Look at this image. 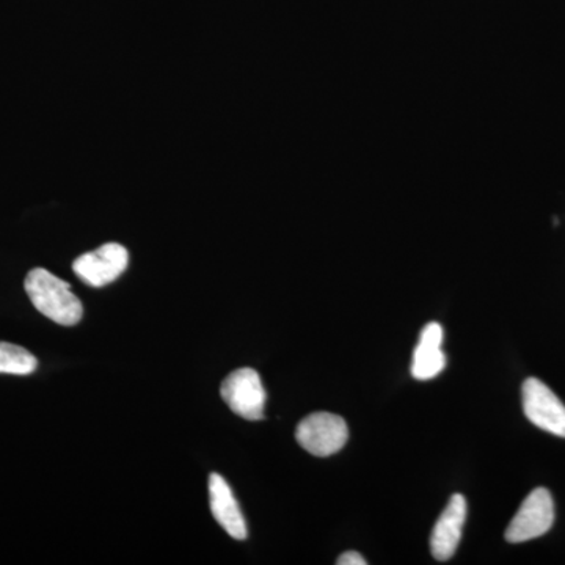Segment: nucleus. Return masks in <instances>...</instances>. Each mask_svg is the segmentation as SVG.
I'll list each match as a JSON object with an SVG mask.
<instances>
[{
  "label": "nucleus",
  "mask_w": 565,
  "mask_h": 565,
  "mask_svg": "<svg viewBox=\"0 0 565 565\" xmlns=\"http://www.w3.org/2000/svg\"><path fill=\"white\" fill-rule=\"evenodd\" d=\"M24 288L33 307L51 321L65 327L81 321L84 307L79 297L71 291L70 282L55 277L50 270L41 267L31 270L25 277Z\"/></svg>",
  "instance_id": "1"
},
{
  "label": "nucleus",
  "mask_w": 565,
  "mask_h": 565,
  "mask_svg": "<svg viewBox=\"0 0 565 565\" xmlns=\"http://www.w3.org/2000/svg\"><path fill=\"white\" fill-rule=\"evenodd\" d=\"M296 438L305 451L310 455L316 457L333 456L348 444V424L341 416L318 412L299 423Z\"/></svg>",
  "instance_id": "2"
},
{
  "label": "nucleus",
  "mask_w": 565,
  "mask_h": 565,
  "mask_svg": "<svg viewBox=\"0 0 565 565\" xmlns=\"http://www.w3.org/2000/svg\"><path fill=\"white\" fill-rule=\"evenodd\" d=\"M555 523V503L552 493L546 489H535L527 494L520 505L512 522L505 530V541L509 544H522L533 541L552 530Z\"/></svg>",
  "instance_id": "3"
},
{
  "label": "nucleus",
  "mask_w": 565,
  "mask_h": 565,
  "mask_svg": "<svg viewBox=\"0 0 565 565\" xmlns=\"http://www.w3.org/2000/svg\"><path fill=\"white\" fill-rule=\"evenodd\" d=\"M222 399L228 404L234 414L248 422L264 418L266 390L262 377L252 367L233 371L221 386Z\"/></svg>",
  "instance_id": "4"
},
{
  "label": "nucleus",
  "mask_w": 565,
  "mask_h": 565,
  "mask_svg": "<svg viewBox=\"0 0 565 565\" xmlns=\"http://www.w3.org/2000/svg\"><path fill=\"white\" fill-rule=\"evenodd\" d=\"M522 397L523 412L534 426L565 438V405L544 382L527 379L523 384Z\"/></svg>",
  "instance_id": "5"
},
{
  "label": "nucleus",
  "mask_w": 565,
  "mask_h": 565,
  "mask_svg": "<svg viewBox=\"0 0 565 565\" xmlns=\"http://www.w3.org/2000/svg\"><path fill=\"white\" fill-rule=\"evenodd\" d=\"M128 263V250L120 244L109 243L81 255L73 263V270L85 285L102 288L117 280L125 273Z\"/></svg>",
  "instance_id": "6"
},
{
  "label": "nucleus",
  "mask_w": 565,
  "mask_h": 565,
  "mask_svg": "<svg viewBox=\"0 0 565 565\" xmlns=\"http://www.w3.org/2000/svg\"><path fill=\"white\" fill-rule=\"evenodd\" d=\"M465 520H467V500L462 494H452L430 535V552L435 559L448 561L455 556L462 539Z\"/></svg>",
  "instance_id": "7"
},
{
  "label": "nucleus",
  "mask_w": 565,
  "mask_h": 565,
  "mask_svg": "<svg viewBox=\"0 0 565 565\" xmlns=\"http://www.w3.org/2000/svg\"><path fill=\"white\" fill-rule=\"evenodd\" d=\"M211 512L218 525L236 541L247 539V525L239 504L230 489L228 482L221 475L210 476Z\"/></svg>",
  "instance_id": "8"
},
{
  "label": "nucleus",
  "mask_w": 565,
  "mask_h": 565,
  "mask_svg": "<svg viewBox=\"0 0 565 565\" xmlns=\"http://www.w3.org/2000/svg\"><path fill=\"white\" fill-rule=\"evenodd\" d=\"M441 344H444V327L437 322L427 323L419 334L414 362H412V375L415 379L430 381L445 370L446 355L441 351Z\"/></svg>",
  "instance_id": "9"
},
{
  "label": "nucleus",
  "mask_w": 565,
  "mask_h": 565,
  "mask_svg": "<svg viewBox=\"0 0 565 565\" xmlns=\"http://www.w3.org/2000/svg\"><path fill=\"white\" fill-rule=\"evenodd\" d=\"M39 366V360L21 345L0 341V374L29 375Z\"/></svg>",
  "instance_id": "10"
},
{
  "label": "nucleus",
  "mask_w": 565,
  "mask_h": 565,
  "mask_svg": "<svg viewBox=\"0 0 565 565\" xmlns=\"http://www.w3.org/2000/svg\"><path fill=\"white\" fill-rule=\"evenodd\" d=\"M338 565H366L367 561L364 559L360 553L356 552H345L343 555L338 557Z\"/></svg>",
  "instance_id": "11"
}]
</instances>
